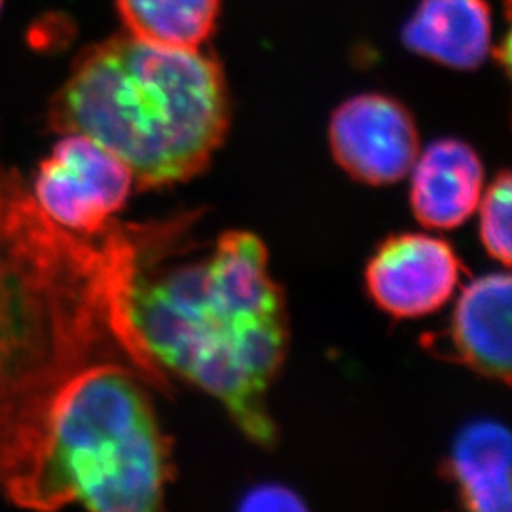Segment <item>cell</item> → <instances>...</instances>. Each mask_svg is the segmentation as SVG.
<instances>
[{"mask_svg":"<svg viewBox=\"0 0 512 512\" xmlns=\"http://www.w3.org/2000/svg\"><path fill=\"white\" fill-rule=\"evenodd\" d=\"M120 266L112 222L97 236L67 232L18 169H0V492L35 465L74 374L124 359L110 329Z\"/></svg>","mask_w":512,"mask_h":512,"instance_id":"6da1fadb","label":"cell"},{"mask_svg":"<svg viewBox=\"0 0 512 512\" xmlns=\"http://www.w3.org/2000/svg\"><path fill=\"white\" fill-rule=\"evenodd\" d=\"M164 255L143 260L120 298L114 338L126 363L160 389L165 370L200 387L247 439L272 448L268 393L291 327L264 241L232 230L196 262L164 270Z\"/></svg>","mask_w":512,"mask_h":512,"instance_id":"7a4b0ae2","label":"cell"},{"mask_svg":"<svg viewBox=\"0 0 512 512\" xmlns=\"http://www.w3.org/2000/svg\"><path fill=\"white\" fill-rule=\"evenodd\" d=\"M228 126L230 93L215 55L129 33L80 52L48 107V128L107 148L141 190L200 175Z\"/></svg>","mask_w":512,"mask_h":512,"instance_id":"3957f363","label":"cell"},{"mask_svg":"<svg viewBox=\"0 0 512 512\" xmlns=\"http://www.w3.org/2000/svg\"><path fill=\"white\" fill-rule=\"evenodd\" d=\"M143 382L122 361L74 374L55 399L35 465L4 497L31 511H160L175 465Z\"/></svg>","mask_w":512,"mask_h":512,"instance_id":"277c9868","label":"cell"},{"mask_svg":"<svg viewBox=\"0 0 512 512\" xmlns=\"http://www.w3.org/2000/svg\"><path fill=\"white\" fill-rule=\"evenodd\" d=\"M133 173L86 135L65 133L38 164L33 196L46 217L76 236H97L126 205Z\"/></svg>","mask_w":512,"mask_h":512,"instance_id":"5b68a950","label":"cell"},{"mask_svg":"<svg viewBox=\"0 0 512 512\" xmlns=\"http://www.w3.org/2000/svg\"><path fill=\"white\" fill-rule=\"evenodd\" d=\"M330 152L351 179L389 186L410 175L420 156L414 116L393 97L363 93L332 112Z\"/></svg>","mask_w":512,"mask_h":512,"instance_id":"8992f818","label":"cell"},{"mask_svg":"<svg viewBox=\"0 0 512 512\" xmlns=\"http://www.w3.org/2000/svg\"><path fill=\"white\" fill-rule=\"evenodd\" d=\"M461 262L454 247L427 234L385 239L366 266V291L395 319H420L439 311L456 293Z\"/></svg>","mask_w":512,"mask_h":512,"instance_id":"52a82bcc","label":"cell"},{"mask_svg":"<svg viewBox=\"0 0 512 512\" xmlns=\"http://www.w3.org/2000/svg\"><path fill=\"white\" fill-rule=\"evenodd\" d=\"M414 217L433 230H454L476 213L484 192V164L459 139L431 143L410 169Z\"/></svg>","mask_w":512,"mask_h":512,"instance_id":"ba28073f","label":"cell"},{"mask_svg":"<svg viewBox=\"0 0 512 512\" xmlns=\"http://www.w3.org/2000/svg\"><path fill=\"white\" fill-rule=\"evenodd\" d=\"M512 281L509 272H494L471 281L458 298L450 338L459 361L473 372L511 384Z\"/></svg>","mask_w":512,"mask_h":512,"instance_id":"9c48e42d","label":"cell"},{"mask_svg":"<svg viewBox=\"0 0 512 512\" xmlns=\"http://www.w3.org/2000/svg\"><path fill=\"white\" fill-rule=\"evenodd\" d=\"M404 46L456 71H473L492 48V10L486 0H421L406 21Z\"/></svg>","mask_w":512,"mask_h":512,"instance_id":"30bf717a","label":"cell"},{"mask_svg":"<svg viewBox=\"0 0 512 512\" xmlns=\"http://www.w3.org/2000/svg\"><path fill=\"white\" fill-rule=\"evenodd\" d=\"M444 471L465 509L511 512V433L495 420L465 425L452 444Z\"/></svg>","mask_w":512,"mask_h":512,"instance_id":"8fae6325","label":"cell"},{"mask_svg":"<svg viewBox=\"0 0 512 512\" xmlns=\"http://www.w3.org/2000/svg\"><path fill=\"white\" fill-rule=\"evenodd\" d=\"M222 0H116L129 35L150 44L200 50L215 35Z\"/></svg>","mask_w":512,"mask_h":512,"instance_id":"7c38bea8","label":"cell"},{"mask_svg":"<svg viewBox=\"0 0 512 512\" xmlns=\"http://www.w3.org/2000/svg\"><path fill=\"white\" fill-rule=\"evenodd\" d=\"M476 211L480 215V241L486 253L509 270L512 255V177L509 171H501L494 183L482 192Z\"/></svg>","mask_w":512,"mask_h":512,"instance_id":"4fadbf2b","label":"cell"},{"mask_svg":"<svg viewBox=\"0 0 512 512\" xmlns=\"http://www.w3.org/2000/svg\"><path fill=\"white\" fill-rule=\"evenodd\" d=\"M243 511H304L306 505L285 486L266 484L253 488L241 503Z\"/></svg>","mask_w":512,"mask_h":512,"instance_id":"5bb4252c","label":"cell"},{"mask_svg":"<svg viewBox=\"0 0 512 512\" xmlns=\"http://www.w3.org/2000/svg\"><path fill=\"white\" fill-rule=\"evenodd\" d=\"M2 2H4V0H0V10H2Z\"/></svg>","mask_w":512,"mask_h":512,"instance_id":"9a60e30c","label":"cell"}]
</instances>
